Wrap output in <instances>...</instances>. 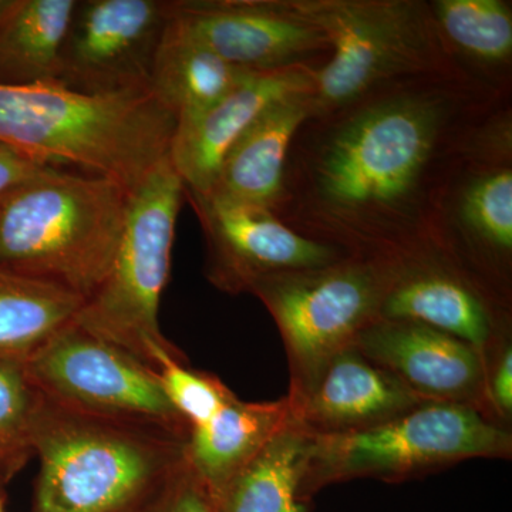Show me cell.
<instances>
[{
	"instance_id": "cell-1",
	"label": "cell",
	"mask_w": 512,
	"mask_h": 512,
	"mask_svg": "<svg viewBox=\"0 0 512 512\" xmlns=\"http://www.w3.org/2000/svg\"><path fill=\"white\" fill-rule=\"evenodd\" d=\"M510 92L464 72L431 74L309 117L289 150L276 217L362 258L440 244L448 187Z\"/></svg>"
},
{
	"instance_id": "cell-9",
	"label": "cell",
	"mask_w": 512,
	"mask_h": 512,
	"mask_svg": "<svg viewBox=\"0 0 512 512\" xmlns=\"http://www.w3.org/2000/svg\"><path fill=\"white\" fill-rule=\"evenodd\" d=\"M39 393L72 412L165 431L191 427L171 406L157 373L136 356L70 322L25 360Z\"/></svg>"
},
{
	"instance_id": "cell-19",
	"label": "cell",
	"mask_w": 512,
	"mask_h": 512,
	"mask_svg": "<svg viewBox=\"0 0 512 512\" xmlns=\"http://www.w3.org/2000/svg\"><path fill=\"white\" fill-rule=\"evenodd\" d=\"M291 419L286 396L271 402H244L235 396L207 423L192 427L185 457L217 498Z\"/></svg>"
},
{
	"instance_id": "cell-12",
	"label": "cell",
	"mask_w": 512,
	"mask_h": 512,
	"mask_svg": "<svg viewBox=\"0 0 512 512\" xmlns=\"http://www.w3.org/2000/svg\"><path fill=\"white\" fill-rule=\"evenodd\" d=\"M170 18L165 0H77L56 84L89 96L150 90Z\"/></svg>"
},
{
	"instance_id": "cell-23",
	"label": "cell",
	"mask_w": 512,
	"mask_h": 512,
	"mask_svg": "<svg viewBox=\"0 0 512 512\" xmlns=\"http://www.w3.org/2000/svg\"><path fill=\"white\" fill-rule=\"evenodd\" d=\"M77 0H15L0 22V86L56 83Z\"/></svg>"
},
{
	"instance_id": "cell-20",
	"label": "cell",
	"mask_w": 512,
	"mask_h": 512,
	"mask_svg": "<svg viewBox=\"0 0 512 512\" xmlns=\"http://www.w3.org/2000/svg\"><path fill=\"white\" fill-rule=\"evenodd\" d=\"M313 436L291 419L217 497L220 512H312L303 493Z\"/></svg>"
},
{
	"instance_id": "cell-17",
	"label": "cell",
	"mask_w": 512,
	"mask_h": 512,
	"mask_svg": "<svg viewBox=\"0 0 512 512\" xmlns=\"http://www.w3.org/2000/svg\"><path fill=\"white\" fill-rule=\"evenodd\" d=\"M396 376L359 352L342 350L325 367L292 420L312 436H338L373 429L424 404Z\"/></svg>"
},
{
	"instance_id": "cell-29",
	"label": "cell",
	"mask_w": 512,
	"mask_h": 512,
	"mask_svg": "<svg viewBox=\"0 0 512 512\" xmlns=\"http://www.w3.org/2000/svg\"><path fill=\"white\" fill-rule=\"evenodd\" d=\"M50 167H55V165L37 161L0 141V204L13 191L18 190L20 185L45 173Z\"/></svg>"
},
{
	"instance_id": "cell-8",
	"label": "cell",
	"mask_w": 512,
	"mask_h": 512,
	"mask_svg": "<svg viewBox=\"0 0 512 512\" xmlns=\"http://www.w3.org/2000/svg\"><path fill=\"white\" fill-rule=\"evenodd\" d=\"M383 286L382 259L350 255L323 268L271 276L252 288L284 342L289 402H301L330 360L375 322Z\"/></svg>"
},
{
	"instance_id": "cell-18",
	"label": "cell",
	"mask_w": 512,
	"mask_h": 512,
	"mask_svg": "<svg viewBox=\"0 0 512 512\" xmlns=\"http://www.w3.org/2000/svg\"><path fill=\"white\" fill-rule=\"evenodd\" d=\"M312 111L313 92L291 94L268 107L228 151L205 194L275 211L293 138Z\"/></svg>"
},
{
	"instance_id": "cell-26",
	"label": "cell",
	"mask_w": 512,
	"mask_h": 512,
	"mask_svg": "<svg viewBox=\"0 0 512 512\" xmlns=\"http://www.w3.org/2000/svg\"><path fill=\"white\" fill-rule=\"evenodd\" d=\"M157 376L168 402L191 429L207 423L237 396L220 377L191 369L185 356H164Z\"/></svg>"
},
{
	"instance_id": "cell-14",
	"label": "cell",
	"mask_w": 512,
	"mask_h": 512,
	"mask_svg": "<svg viewBox=\"0 0 512 512\" xmlns=\"http://www.w3.org/2000/svg\"><path fill=\"white\" fill-rule=\"evenodd\" d=\"M171 16L192 39L248 72L319 70L332 47L295 0H174Z\"/></svg>"
},
{
	"instance_id": "cell-30",
	"label": "cell",
	"mask_w": 512,
	"mask_h": 512,
	"mask_svg": "<svg viewBox=\"0 0 512 512\" xmlns=\"http://www.w3.org/2000/svg\"><path fill=\"white\" fill-rule=\"evenodd\" d=\"M13 5H15V0H0V22L6 18Z\"/></svg>"
},
{
	"instance_id": "cell-22",
	"label": "cell",
	"mask_w": 512,
	"mask_h": 512,
	"mask_svg": "<svg viewBox=\"0 0 512 512\" xmlns=\"http://www.w3.org/2000/svg\"><path fill=\"white\" fill-rule=\"evenodd\" d=\"M434 19L451 55L477 80L511 89L512 6L505 0H433Z\"/></svg>"
},
{
	"instance_id": "cell-31",
	"label": "cell",
	"mask_w": 512,
	"mask_h": 512,
	"mask_svg": "<svg viewBox=\"0 0 512 512\" xmlns=\"http://www.w3.org/2000/svg\"><path fill=\"white\" fill-rule=\"evenodd\" d=\"M0 512H5V508H3L2 500H0Z\"/></svg>"
},
{
	"instance_id": "cell-25",
	"label": "cell",
	"mask_w": 512,
	"mask_h": 512,
	"mask_svg": "<svg viewBox=\"0 0 512 512\" xmlns=\"http://www.w3.org/2000/svg\"><path fill=\"white\" fill-rule=\"evenodd\" d=\"M42 394L32 383L25 360L0 359V484L33 457V429Z\"/></svg>"
},
{
	"instance_id": "cell-15",
	"label": "cell",
	"mask_w": 512,
	"mask_h": 512,
	"mask_svg": "<svg viewBox=\"0 0 512 512\" xmlns=\"http://www.w3.org/2000/svg\"><path fill=\"white\" fill-rule=\"evenodd\" d=\"M353 346L424 402L461 404L484 416V362L463 340L419 323L376 319Z\"/></svg>"
},
{
	"instance_id": "cell-10",
	"label": "cell",
	"mask_w": 512,
	"mask_h": 512,
	"mask_svg": "<svg viewBox=\"0 0 512 512\" xmlns=\"http://www.w3.org/2000/svg\"><path fill=\"white\" fill-rule=\"evenodd\" d=\"M511 103L494 113L441 205L439 242L488 288L512 302Z\"/></svg>"
},
{
	"instance_id": "cell-21",
	"label": "cell",
	"mask_w": 512,
	"mask_h": 512,
	"mask_svg": "<svg viewBox=\"0 0 512 512\" xmlns=\"http://www.w3.org/2000/svg\"><path fill=\"white\" fill-rule=\"evenodd\" d=\"M251 73L256 72L232 66L192 39L171 16L154 60L150 90L178 123L210 109Z\"/></svg>"
},
{
	"instance_id": "cell-24",
	"label": "cell",
	"mask_w": 512,
	"mask_h": 512,
	"mask_svg": "<svg viewBox=\"0 0 512 512\" xmlns=\"http://www.w3.org/2000/svg\"><path fill=\"white\" fill-rule=\"evenodd\" d=\"M83 302L62 285L0 271V359H28L73 322Z\"/></svg>"
},
{
	"instance_id": "cell-11",
	"label": "cell",
	"mask_w": 512,
	"mask_h": 512,
	"mask_svg": "<svg viewBox=\"0 0 512 512\" xmlns=\"http://www.w3.org/2000/svg\"><path fill=\"white\" fill-rule=\"evenodd\" d=\"M377 319L419 323L463 340L484 360L512 336V302L488 288L440 244L387 258Z\"/></svg>"
},
{
	"instance_id": "cell-28",
	"label": "cell",
	"mask_w": 512,
	"mask_h": 512,
	"mask_svg": "<svg viewBox=\"0 0 512 512\" xmlns=\"http://www.w3.org/2000/svg\"><path fill=\"white\" fill-rule=\"evenodd\" d=\"M484 417L511 430L512 336L484 357Z\"/></svg>"
},
{
	"instance_id": "cell-5",
	"label": "cell",
	"mask_w": 512,
	"mask_h": 512,
	"mask_svg": "<svg viewBox=\"0 0 512 512\" xmlns=\"http://www.w3.org/2000/svg\"><path fill=\"white\" fill-rule=\"evenodd\" d=\"M184 197L183 181L168 157L131 188L109 269L73 320L156 373L164 356H185L165 339L158 320Z\"/></svg>"
},
{
	"instance_id": "cell-13",
	"label": "cell",
	"mask_w": 512,
	"mask_h": 512,
	"mask_svg": "<svg viewBox=\"0 0 512 512\" xmlns=\"http://www.w3.org/2000/svg\"><path fill=\"white\" fill-rule=\"evenodd\" d=\"M185 195L204 232L208 282L228 295L251 293L271 276L323 268L350 256L299 234L268 208L212 194Z\"/></svg>"
},
{
	"instance_id": "cell-6",
	"label": "cell",
	"mask_w": 512,
	"mask_h": 512,
	"mask_svg": "<svg viewBox=\"0 0 512 512\" xmlns=\"http://www.w3.org/2000/svg\"><path fill=\"white\" fill-rule=\"evenodd\" d=\"M328 36L330 57L316 73L312 116L380 87L444 73H468L451 55L430 2L295 0ZM470 74V73H468Z\"/></svg>"
},
{
	"instance_id": "cell-4",
	"label": "cell",
	"mask_w": 512,
	"mask_h": 512,
	"mask_svg": "<svg viewBox=\"0 0 512 512\" xmlns=\"http://www.w3.org/2000/svg\"><path fill=\"white\" fill-rule=\"evenodd\" d=\"M187 440L72 412L42 396L33 429L40 468L30 512H127L184 460Z\"/></svg>"
},
{
	"instance_id": "cell-7",
	"label": "cell",
	"mask_w": 512,
	"mask_h": 512,
	"mask_svg": "<svg viewBox=\"0 0 512 512\" xmlns=\"http://www.w3.org/2000/svg\"><path fill=\"white\" fill-rule=\"evenodd\" d=\"M477 458L511 460L512 431L473 407L424 403L373 429L313 436L303 493L313 501L329 485L363 478L404 483Z\"/></svg>"
},
{
	"instance_id": "cell-16",
	"label": "cell",
	"mask_w": 512,
	"mask_h": 512,
	"mask_svg": "<svg viewBox=\"0 0 512 512\" xmlns=\"http://www.w3.org/2000/svg\"><path fill=\"white\" fill-rule=\"evenodd\" d=\"M316 73L312 67L251 73L210 109L178 121L168 160L185 191H210L222 160L239 137L276 101L291 94L315 92Z\"/></svg>"
},
{
	"instance_id": "cell-2",
	"label": "cell",
	"mask_w": 512,
	"mask_h": 512,
	"mask_svg": "<svg viewBox=\"0 0 512 512\" xmlns=\"http://www.w3.org/2000/svg\"><path fill=\"white\" fill-rule=\"evenodd\" d=\"M177 119L151 90L89 96L56 83L0 86V141L128 190L168 157Z\"/></svg>"
},
{
	"instance_id": "cell-27",
	"label": "cell",
	"mask_w": 512,
	"mask_h": 512,
	"mask_svg": "<svg viewBox=\"0 0 512 512\" xmlns=\"http://www.w3.org/2000/svg\"><path fill=\"white\" fill-rule=\"evenodd\" d=\"M127 512H220L210 487L195 473L187 457Z\"/></svg>"
},
{
	"instance_id": "cell-3",
	"label": "cell",
	"mask_w": 512,
	"mask_h": 512,
	"mask_svg": "<svg viewBox=\"0 0 512 512\" xmlns=\"http://www.w3.org/2000/svg\"><path fill=\"white\" fill-rule=\"evenodd\" d=\"M130 190L103 175L50 167L0 204V271L89 298L109 269Z\"/></svg>"
}]
</instances>
